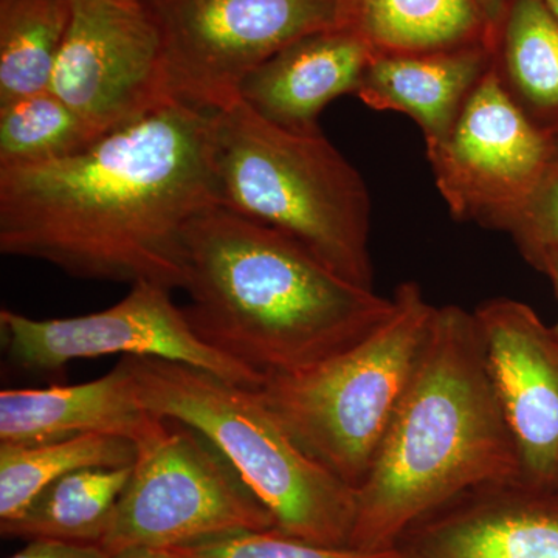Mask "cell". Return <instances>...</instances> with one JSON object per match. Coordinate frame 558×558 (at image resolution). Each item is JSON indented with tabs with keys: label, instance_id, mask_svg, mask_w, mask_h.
I'll use <instances>...</instances> for the list:
<instances>
[{
	"label": "cell",
	"instance_id": "6da1fadb",
	"mask_svg": "<svg viewBox=\"0 0 558 558\" xmlns=\"http://www.w3.org/2000/svg\"><path fill=\"white\" fill-rule=\"evenodd\" d=\"M213 113L174 100L72 156L0 168V252L183 289L186 231L219 205Z\"/></svg>",
	"mask_w": 558,
	"mask_h": 558
},
{
	"label": "cell",
	"instance_id": "7a4b0ae2",
	"mask_svg": "<svg viewBox=\"0 0 558 558\" xmlns=\"http://www.w3.org/2000/svg\"><path fill=\"white\" fill-rule=\"evenodd\" d=\"M183 271L191 329L264 380L333 357L395 311V299L354 284L292 238L220 205L186 231Z\"/></svg>",
	"mask_w": 558,
	"mask_h": 558
},
{
	"label": "cell",
	"instance_id": "3957f363",
	"mask_svg": "<svg viewBox=\"0 0 558 558\" xmlns=\"http://www.w3.org/2000/svg\"><path fill=\"white\" fill-rule=\"evenodd\" d=\"M521 486L515 442L475 315L438 307L410 387L355 490L349 548H398L458 499Z\"/></svg>",
	"mask_w": 558,
	"mask_h": 558
},
{
	"label": "cell",
	"instance_id": "277c9868",
	"mask_svg": "<svg viewBox=\"0 0 558 558\" xmlns=\"http://www.w3.org/2000/svg\"><path fill=\"white\" fill-rule=\"evenodd\" d=\"M211 163L220 207L278 230L373 289L368 186L322 131L277 126L240 98L213 113Z\"/></svg>",
	"mask_w": 558,
	"mask_h": 558
},
{
	"label": "cell",
	"instance_id": "5b68a950",
	"mask_svg": "<svg viewBox=\"0 0 558 558\" xmlns=\"http://www.w3.org/2000/svg\"><path fill=\"white\" fill-rule=\"evenodd\" d=\"M143 409L199 433L240 473L282 534L349 548L355 490L311 458L264 405L256 389L185 363L123 357Z\"/></svg>",
	"mask_w": 558,
	"mask_h": 558
},
{
	"label": "cell",
	"instance_id": "8992f818",
	"mask_svg": "<svg viewBox=\"0 0 558 558\" xmlns=\"http://www.w3.org/2000/svg\"><path fill=\"white\" fill-rule=\"evenodd\" d=\"M392 299V314L351 348L256 389L290 438L354 490L398 413L438 312L416 282L400 284Z\"/></svg>",
	"mask_w": 558,
	"mask_h": 558
},
{
	"label": "cell",
	"instance_id": "52a82bcc",
	"mask_svg": "<svg viewBox=\"0 0 558 558\" xmlns=\"http://www.w3.org/2000/svg\"><path fill=\"white\" fill-rule=\"evenodd\" d=\"M274 517L229 461L199 433L168 422L138 451L100 548L171 549L247 531H270Z\"/></svg>",
	"mask_w": 558,
	"mask_h": 558
},
{
	"label": "cell",
	"instance_id": "ba28073f",
	"mask_svg": "<svg viewBox=\"0 0 558 558\" xmlns=\"http://www.w3.org/2000/svg\"><path fill=\"white\" fill-rule=\"evenodd\" d=\"M161 40L172 97L218 112L263 62L341 25L340 0H142Z\"/></svg>",
	"mask_w": 558,
	"mask_h": 558
},
{
	"label": "cell",
	"instance_id": "9c48e42d",
	"mask_svg": "<svg viewBox=\"0 0 558 558\" xmlns=\"http://www.w3.org/2000/svg\"><path fill=\"white\" fill-rule=\"evenodd\" d=\"M0 332L7 357L28 373L60 374L75 360L123 354L185 363L250 389L264 384L258 374L204 343L171 290L154 282L132 284L120 303L81 317L36 319L2 310Z\"/></svg>",
	"mask_w": 558,
	"mask_h": 558
},
{
	"label": "cell",
	"instance_id": "30bf717a",
	"mask_svg": "<svg viewBox=\"0 0 558 558\" xmlns=\"http://www.w3.org/2000/svg\"><path fill=\"white\" fill-rule=\"evenodd\" d=\"M553 149V134L513 100L494 57L449 135L427 153L451 215L505 230L545 174Z\"/></svg>",
	"mask_w": 558,
	"mask_h": 558
},
{
	"label": "cell",
	"instance_id": "8fae6325",
	"mask_svg": "<svg viewBox=\"0 0 558 558\" xmlns=\"http://www.w3.org/2000/svg\"><path fill=\"white\" fill-rule=\"evenodd\" d=\"M49 90L95 138L174 101L159 31L142 0H72Z\"/></svg>",
	"mask_w": 558,
	"mask_h": 558
},
{
	"label": "cell",
	"instance_id": "7c38bea8",
	"mask_svg": "<svg viewBox=\"0 0 558 558\" xmlns=\"http://www.w3.org/2000/svg\"><path fill=\"white\" fill-rule=\"evenodd\" d=\"M492 384L521 468V486L558 490V337L527 304L484 301L473 312Z\"/></svg>",
	"mask_w": 558,
	"mask_h": 558
},
{
	"label": "cell",
	"instance_id": "4fadbf2b",
	"mask_svg": "<svg viewBox=\"0 0 558 558\" xmlns=\"http://www.w3.org/2000/svg\"><path fill=\"white\" fill-rule=\"evenodd\" d=\"M168 424L140 405L124 363L97 380L0 392V444L36 446L86 435L119 436L146 449Z\"/></svg>",
	"mask_w": 558,
	"mask_h": 558
},
{
	"label": "cell",
	"instance_id": "5bb4252c",
	"mask_svg": "<svg viewBox=\"0 0 558 558\" xmlns=\"http://www.w3.org/2000/svg\"><path fill=\"white\" fill-rule=\"evenodd\" d=\"M374 54L351 25L312 33L253 70L240 98L277 126L319 132V113L341 95H357Z\"/></svg>",
	"mask_w": 558,
	"mask_h": 558
},
{
	"label": "cell",
	"instance_id": "9a60e30c",
	"mask_svg": "<svg viewBox=\"0 0 558 558\" xmlns=\"http://www.w3.org/2000/svg\"><path fill=\"white\" fill-rule=\"evenodd\" d=\"M494 57L486 43L427 53H377L357 97L369 108L407 113L432 148L449 135Z\"/></svg>",
	"mask_w": 558,
	"mask_h": 558
},
{
	"label": "cell",
	"instance_id": "2e32d148",
	"mask_svg": "<svg viewBox=\"0 0 558 558\" xmlns=\"http://www.w3.org/2000/svg\"><path fill=\"white\" fill-rule=\"evenodd\" d=\"M480 501L428 524L411 558H558V505L523 487L481 492Z\"/></svg>",
	"mask_w": 558,
	"mask_h": 558
},
{
	"label": "cell",
	"instance_id": "e0dca14e",
	"mask_svg": "<svg viewBox=\"0 0 558 558\" xmlns=\"http://www.w3.org/2000/svg\"><path fill=\"white\" fill-rule=\"evenodd\" d=\"M340 7L341 24L354 27L376 54L490 47L475 0H340Z\"/></svg>",
	"mask_w": 558,
	"mask_h": 558
},
{
	"label": "cell",
	"instance_id": "ac0fdd59",
	"mask_svg": "<svg viewBox=\"0 0 558 558\" xmlns=\"http://www.w3.org/2000/svg\"><path fill=\"white\" fill-rule=\"evenodd\" d=\"M501 78L543 131H558V20L543 0H509L495 51Z\"/></svg>",
	"mask_w": 558,
	"mask_h": 558
},
{
	"label": "cell",
	"instance_id": "d6986e66",
	"mask_svg": "<svg viewBox=\"0 0 558 558\" xmlns=\"http://www.w3.org/2000/svg\"><path fill=\"white\" fill-rule=\"evenodd\" d=\"M132 469L92 468L69 473L44 488L20 519L0 523L7 538L57 539L100 546Z\"/></svg>",
	"mask_w": 558,
	"mask_h": 558
},
{
	"label": "cell",
	"instance_id": "ffe728a7",
	"mask_svg": "<svg viewBox=\"0 0 558 558\" xmlns=\"http://www.w3.org/2000/svg\"><path fill=\"white\" fill-rule=\"evenodd\" d=\"M137 458L134 442L110 435L78 436L36 446L0 444V523L20 519L44 488L69 473L128 468Z\"/></svg>",
	"mask_w": 558,
	"mask_h": 558
},
{
	"label": "cell",
	"instance_id": "44dd1931",
	"mask_svg": "<svg viewBox=\"0 0 558 558\" xmlns=\"http://www.w3.org/2000/svg\"><path fill=\"white\" fill-rule=\"evenodd\" d=\"M72 0H0V106L49 90Z\"/></svg>",
	"mask_w": 558,
	"mask_h": 558
},
{
	"label": "cell",
	"instance_id": "7402d4cb",
	"mask_svg": "<svg viewBox=\"0 0 558 558\" xmlns=\"http://www.w3.org/2000/svg\"><path fill=\"white\" fill-rule=\"evenodd\" d=\"M95 140L83 120L51 90L0 106V168L62 159Z\"/></svg>",
	"mask_w": 558,
	"mask_h": 558
},
{
	"label": "cell",
	"instance_id": "603a6c76",
	"mask_svg": "<svg viewBox=\"0 0 558 558\" xmlns=\"http://www.w3.org/2000/svg\"><path fill=\"white\" fill-rule=\"evenodd\" d=\"M167 550L178 558H411L403 546L377 550L330 548L290 537L277 529L238 532Z\"/></svg>",
	"mask_w": 558,
	"mask_h": 558
},
{
	"label": "cell",
	"instance_id": "cb8c5ba5",
	"mask_svg": "<svg viewBox=\"0 0 558 558\" xmlns=\"http://www.w3.org/2000/svg\"><path fill=\"white\" fill-rule=\"evenodd\" d=\"M545 174L502 231L515 241L524 259L545 248H558V131Z\"/></svg>",
	"mask_w": 558,
	"mask_h": 558
},
{
	"label": "cell",
	"instance_id": "d4e9b609",
	"mask_svg": "<svg viewBox=\"0 0 558 558\" xmlns=\"http://www.w3.org/2000/svg\"><path fill=\"white\" fill-rule=\"evenodd\" d=\"M7 558H109L108 554L94 545L57 542V539H31L28 545Z\"/></svg>",
	"mask_w": 558,
	"mask_h": 558
},
{
	"label": "cell",
	"instance_id": "484cf974",
	"mask_svg": "<svg viewBox=\"0 0 558 558\" xmlns=\"http://www.w3.org/2000/svg\"><path fill=\"white\" fill-rule=\"evenodd\" d=\"M478 5L481 16L486 24L488 44L495 51L497 46L499 28L505 20L506 10H508L509 0H475Z\"/></svg>",
	"mask_w": 558,
	"mask_h": 558
},
{
	"label": "cell",
	"instance_id": "4316f807",
	"mask_svg": "<svg viewBox=\"0 0 558 558\" xmlns=\"http://www.w3.org/2000/svg\"><path fill=\"white\" fill-rule=\"evenodd\" d=\"M526 260L531 266H534L535 269L542 271L543 275L549 278L558 299V248L539 250V252H535L534 255L529 256ZM553 328L558 337V322Z\"/></svg>",
	"mask_w": 558,
	"mask_h": 558
},
{
	"label": "cell",
	"instance_id": "83f0119b",
	"mask_svg": "<svg viewBox=\"0 0 558 558\" xmlns=\"http://www.w3.org/2000/svg\"><path fill=\"white\" fill-rule=\"evenodd\" d=\"M109 558H178L171 550L167 549H150V548H135L123 550V553L113 554Z\"/></svg>",
	"mask_w": 558,
	"mask_h": 558
},
{
	"label": "cell",
	"instance_id": "f1b7e54d",
	"mask_svg": "<svg viewBox=\"0 0 558 558\" xmlns=\"http://www.w3.org/2000/svg\"><path fill=\"white\" fill-rule=\"evenodd\" d=\"M546 3V7L550 10V13L558 20V0H543Z\"/></svg>",
	"mask_w": 558,
	"mask_h": 558
},
{
	"label": "cell",
	"instance_id": "f546056e",
	"mask_svg": "<svg viewBox=\"0 0 558 558\" xmlns=\"http://www.w3.org/2000/svg\"><path fill=\"white\" fill-rule=\"evenodd\" d=\"M548 497H549V498H553V499H554V501H556V502H557V505H558V490H557V492H554V494L548 495Z\"/></svg>",
	"mask_w": 558,
	"mask_h": 558
}]
</instances>
